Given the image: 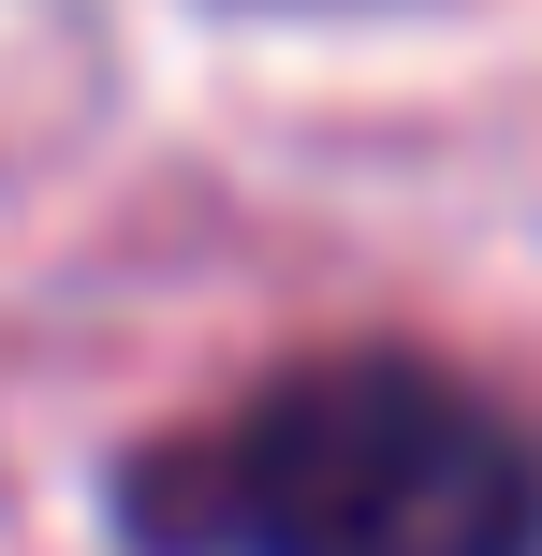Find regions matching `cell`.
Wrapping results in <instances>:
<instances>
[{
    "label": "cell",
    "instance_id": "cell-1",
    "mask_svg": "<svg viewBox=\"0 0 542 556\" xmlns=\"http://www.w3.org/2000/svg\"><path fill=\"white\" fill-rule=\"evenodd\" d=\"M147 556H542V454L426 352L279 366L133 469Z\"/></svg>",
    "mask_w": 542,
    "mask_h": 556
}]
</instances>
